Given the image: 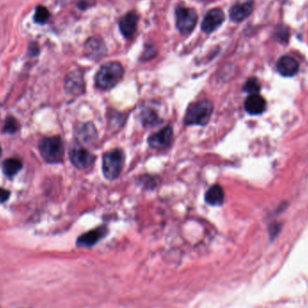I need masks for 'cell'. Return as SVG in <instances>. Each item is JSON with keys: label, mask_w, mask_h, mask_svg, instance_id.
Wrapping results in <instances>:
<instances>
[{"label": "cell", "mask_w": 308, "mask_h": 308, "mask_svg": "<svg viewBox=\"0 0 308 308\" xmlns=\"http://www.w3.org/2000/svg\"><path fill=\"white\" fill-rule=\"evenodd\" d=\"M140 117L142 126L144 127H156L162 122V119L159 116L158 113L150 107H146L142 109Z\"/></svg>", "instance_id": "cell-18"}, {"label": "cell", "mask_w": 308, "mask_h": 308, "mask_svg": "<svg viewBox=\"0 0 308 308\" xmlns=\"http://www.w3.org/2000/svg\"><path fill=\"white\" fill-rule=\"evenodd\" d=\"M138 24V16L136 13L129 12L127 15L122 16V19L120 20L119 27L122 36L127 39L133 37L136 32Z\"/></svg>", "instance_id": "cell-13"}, {"label": "cell", "mask_w": 308, "mask_h": 308, "mask_svg": "<svg viewBox=\"0 0 308 308\" xmlns=\"http://www.w3.org/2000/svg\"><path fill=\"white\" fill-rule=\"evenodd\" d=\"M156 55V49L153 44H147L145 45V49L143 51L142 53V60H149V59H152L153 57Z\"/></svg>", "instance_id": "cell-23"}, {"label": "cell", "mask_w": 308, "mask_h": 308, "mask_svg": "<svg viewBox=\"0 0 308 308\" xmlns=\"http://www.w3.org/2000/svg\"><path fill=\"white\" fill-rule=\"evenodd\" d=\"M0 155H1V148H0Z\"/></svg>", "instance_id": "cell-27"}, {"label": "cell", "mask_w": 308, "mask_h": 308, "mask_svg": "<svg viewBox=\"0 0 308 308\" xmlns=\"http://www.w3.org/2000/svg\"><path fill=\"white\" fill-rule=\"evenodd\" d=\"M205 200L212 206H219L225 202V192L220 185L214 184L210 187L205 195Z\"/></svg>", "instance_id": "cell-17"}, {"label": "cell", "mask_w": 308, "mask_h": 308, "mask_svg": "<svg viewBox=\"0 0 308 308\" xmlns=\"http://www.w3.org/2000/svg\"><path fill=\"white\" fill-rule=\"evenodd\" d=\"M126 155L121 149H113L103 156L102 169L105 178L115 180L118 178L125 167Z\"/></svg>", "instance_id": "cell-3"}, {"label": "cell", "mask_w": 308, "mask_h": 308, "mask_svg": "<svg viewBox=\"0 0 308 308\" xmlns=\"http://www.w3.org/2000/svg\"><path fill=\"white\" fill-rule=\"evenodd\" d=\"M225 21V14L220 8H213L205 15L201 24L202 30L206 34L213 32Z\"/></svg>", "instance_id": "cell-11"}, {"label": "cell", "mask_w": 308, "mask_h": 308, "mask_svg": "<svg viewBox=\"0 0 308 308\" xmlns=\"http://www.w3.org/2000/svg\"><path fill=\"white\" fill-rule=\"evenodd\" d=\"M298 69V63L290 56H282L276 63V70L284 77L296 75Z\"/></svg>", "instance_id": "cell-14"}, {"label": "cell", "mask_w": 308, "mask_h": 308, "mask_svg": "<svg viewBox=\"0 0 308 308\" xmlns=\"http://www.w3.org/2000/svg\"><path fill=\"white\" fill-rule=\"evenodd\" d=\"M198 22V14L192 8L178 7L176 9V25L184 36L192 32Z\"/></svg>", "instance_id": "cell-5"}, {"label": "cell", "mask_w": 308, "mask_h": 308, "mask_svg": "<svg viewBox=\"0 0 308 308\" xmlns=\"http://www.w3.org/2000/svg\"><path fill=\"white\" fill-rule=\"evenodd\" d=\"M18 129H19V122L16 121V119L14 118V117H9V118L7 119L4 126V129H3L5 133L15 134L16 132L18 131Z\"/></svg>", "instance_id": "cell-22"}, {"label": "cell", "mask_w": 308, "mask_h": 308, "mask_svg": "<svg viewBox=\"0 0 308 308\" xmlns=\"http://www.w3.org/2000/svg\"><path fill=\"white\" fill-rule=\"evenodd\" d=\"M174 140L173 128L170 126L163 127L148 138V144L151 149L162 150L168 149Z\"/></svg>", "instance_id": "cell-6"}, {"label": "cell", "mask_w": 308, "mask_h": 308, "mask_svg": "<svg viewBox=\"0 0 308 308\" xmlns=\"http://www.w3.org/2000/svg\"><path fill=\"white\" fill-rule=\"evenodd\" d=\"M50 16H51V15H50L48 8H45L44 6H37L36 7L35 16H34L35 23L38 24H46L50 19Z\"/></svg>", "instance_id": "cell-20"}, {"label": "cell", "mask_w": 308, "mask_h": 308, "mask_svg": "<svg viewBox=\"0 0 308 308\" xmlns=\"http://www.w3.org/2000/svg\"><path fill=\"white\" fill-rule=\"evenodd\" d=\"M108 233V229L107 226L101 225L98 228L91 230L89 232L84 233L80 235L77 240V245L79 247H85L89 248L97 244L99 241H101L103 238L106 237Z\"/></svg>", "instance_id": "cell-10"}, {"label": "cell", "mask_w": 308, "mask_h": 308, "mask_svg": "<svg viewBox=\"0 0 308 308\" xmlns=\"http://www.w3.org/2000/svg\"><path fill=\"white\" fill-rule=\"evenodd\" d=\"M276 36L279 37V39L281 41H287L288 37H289V33H288L287 27L279 28L278 33H276Z\"/></svg>", "instance_id": "cell-24"}, {"label": "cell", "mask_w": 308, "mask_h": 308, "mask_svg": "<svg viewBox=\"0 0 308 308\" xmlns=\"http://www.w3.org/2000/svg\"><path fill=\"white\" fill-rule=\"evenodd\" d=\"M9 196H10V192L8 190L0 188V204L8 201Z\"/></svg>", "instance_id": "cell-25"}, {"label": "cell", "mask_w": 308, "mask_h": 308, "mask_svg": "<svg viewBox=\"0 0 308 308\" xmlns=\"http://www.w3.org/2000/svg\"><path fill=\"white\" fill-rule=\"evenodd\" d=\"M244 108L250 115H260L266 108V100L259 94L250 95L245 100Z\"/></svg>", "instance_id": "cell-15"}, {"label": "cell", "mask_w": 308, "mask_h": 308, "mask_svg": "<svg viewBox=\"0 0 308 308\" xmlns=\"http://www.w3.org/2000/svg\"><path fill=\"white\" fill-rule=\"evenodd\" d=\"M213 111V103L209 99L199 100L187 109L184 122L187 126H205L209 122Z\"/></svg>", "instance_id": "cell-2"}, {"label": "cell", "mask_w": 308, "mask_h": 308, "mask_svg": "<svg viewBox=\"0 0 308 308\" xmlns=\"http://www.w3.org/2000/svg\"><path fill=\"white\" fill-rule=\"evenodd\" d=\"M70 159L78 170H87L94 165L96 157L83 147H74L70 151Z\"/></svg>", "instance_id": "cell-7"}, {"label": "cell", "mask_w": 308, "mask_h": 308, "mask_svg": "<svg viewBox=\"0 0 308 308\" xmlns=\"http://www.w3.org/2000/svg\"><path fill=\"white\" fill-rule=\"evenodd\" d=\"M22 162L16 158L8 159L3 163V172L8 178H12L22 169Z\"/></svg>", "instance_id": "cell-19"}, {"label": "cell", "mask_w": 308, "mask_h": 308, "mask_svg": "<svg viewBox=\"0 0 308 308\" xmlns=\"http://www.w3.org/2000/svg\"><path fill=\"white\" fill-rule=\"evenodd\" d=\"M243 90L249 93L250 95L258 94L261 90V83L259 79L257 78H251L248 79L243 86Z\"/></svg>", "instance_id": "cell-21"}, {"label": "cell", "mask_w": 308, "mask_h": 308, "mask_svg": "<svg viewBox=\"0 0 308 308\" xmlns=\"http://www.w3.org/2000/svg\"><path fill=\"white\" fill-rule=\"evenodd\" d=\"M84 52L87 58L99 60L107 54V46L99 36H93L87 40L84 45Z\"/></svg>", "instance_id": "cell-9"}, {"label": "cell", "mask_w": 308, "mask_h": 308, "mask_svg": "<svg viewBox=\"0 0 308 308\" xmlns=\"http://www.w3.org/2000/svg\"><path fill=\"white\" fill-rule=\"evenodd\" d=\"M40 153L49 163H59L64 158V142L59 136L42 139L39 143Z\"/></svg>", "instance_id": "cell-4"}, {"label": "cell", "mask_w": 308, "mask_h": 308, "mask_svg": "<svg viewBox=\"0 0 308 308\" xmlns=\"http://www.w3.org/2000/svg\"><path fill=\"white\" fill-rule=\"evenodd\" d=\"M39 53V48L36 43H31L29 44V54L32 56L37 55Z\"/></svg>", "instance_id": "cell-26"}, {"label": "cell", "mask_w": 308, "mask_h": 308, "mask_svg": "<svg viewBox=\"0 0 308 308\" xmlns=\"http://www.w3.org/2000/svg\"><path fill=\"white\" fill-rule=\"evenodd\" d=\"M64 88L70 95L75 97L82 95L85 92V81L82 72L80 71L70 72L64 80Z\"/></svg>", "instance_id": "cell-8"}, {"label": "cell", "mask_w": 308, "mask_h": 308, "mask_svg": "<svg viewBox=\"0 0 308 308\" xmlns=\"http://www.w3.org/2000/svg\"><path fill=\"white\" fill-rule=\"evenodd\" d=\"M124 72V68L117 61L104 64L96 75V86L101 90L112 89L121 81Z\"/></svg>", "instance_id": "cell-1"}, {"label": "cell", "mask_w": 308, "mask_h": 308, "mask_svg": "<svg viewBox=\"0 0 308 308\" xmlns=\"http://www.w3.org/2000/svg\"><path fill=\"white\" fill-rule=\"evenodd\" d=\"M76 135L79 142L91 144L98 139V131L92 122H83L77 127Z\"/></svg>", "instance_id": "cell-12"}, {"label": "cell", "mask_w": 308, "mask_h": 308, "mask_svg": "<svg viewBox=\"0 0 308 308\" xmlns=\"http://www.w3.org/2000/svg\"><path fill=\"white\" fill-rule=\"evenodd\" d=\"M253 9V1L234 5L230 10V18L234 22H241L252 14Z\"/></svg>", "instance_id": "cell-16"}]
</instances>
